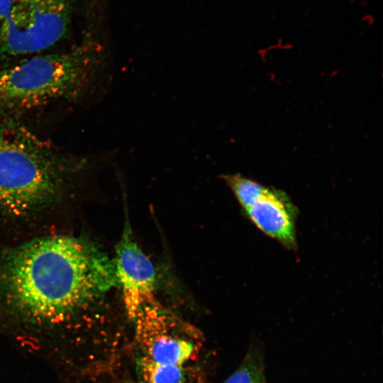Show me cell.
Listing matches in <instances>:
<instances>
[{
	"label": "cell",
	"instance_id": "2",
	"mask_svg": "<svg viewBox=\"0 0 383 383\" xmlns=\"http://www.w3.org/2000/svg\"><path fill=\"white\" fill-rule=\"evenodd\" d=\"M84 163L24 121L0 116V244L57 232Z\"/></svg>",
	"mask_w": 383,
	"mask_h": 383
},
{
	"label": "cell",
	"instance_id": "1",
	"mask_svg": "<svg viewBox=\"0 0 383 383\" xmlns=\"http://www.w3.org/2000/svg\"><path fill=\"white\" fill-rule=\"evenodd\" d=\"M116 286L113 260L87 238L55 232L0 245V311L21 322L71 323Z\"/></svg>",
	"mask_w": 383,
	"mask_h": 383
},
{
	"label": "cell",
	"instance_id": "6",
	"mask_svg": "<svg viewBox=\"0 0 383 383\" xmlns=\"http://www.w3.org/2000/svg\"><path fill=\"white\" fill-rule=\"evenodd\" d=\"M113 261L117 286L121 287L127 314L133 319L138 308L154 298L156 272L152 262L133 240L128 224L116 244Z\"/></svg>",
	"mask_w": 383,
	"mask_h": 383
},
{
	"label": "cell",
	"instance_id": "7",
	"mask_svg": "<svg viewBox=\"0 0 383 383\" xmlns=\"http://www.w3.org/2000/svg\"><path fill=\"white\" fill-rule=\"evenodd\" d=\"M247 217L264 234L287 248L296 246L297 209L282 190L265 187L262 192L248 208Z\"/></svg>",
	"mask_w": 383,
	"mask_h": 383
},
{
	"label": "cell",
	"instance_id": "3",
	"mask_svg": "<svg viewBox=\"0 0 383 383\" xmlns=\"http://www.w3.org/2000/svg\"><path fill=\"white\" fill-rule=\"evenodd\" d=\"M98 17L84 12L79 32L67 45L0 69V116H26L83 99L101 63Z\"/></svg>",
	"mask_w": 383,
	"mask_h": 383
},
{
	"label": "cell",
	"instance_id": "5",
	"mask_svg": "<svg viewBox=\"0 0 383 383\" xmlns=\"http://www.w3.org/2000/svg\"><path fill=\"white\" fill-rule=\"evenodd\" d=\"M132 320L138 355L184 366L199 351L201 335L196 329L154 298L144 302Z\"/></svg>",
	"mask_w": 383,
	"mask_h": 383
},
{
	"label": "cell",
	"instance_id": "8",
	"mask_svg": "<svg viewBox=\"0 0 383 383\" xmlns=\"http://www.w3.org/2000/svg\"><path fill=\"white\" fill-rule=\"evenodd\" d=\"M135 371L139 383H184L183 366L163 364L137 354Z\"/></svg>",
	"mask_w": 383,
	"mask_h": 383
},
{
	"label": "cell",
	"instance_id": "9",
	"mask_svg": "<svg viewBox=\"0 0 383 383\" xmlns=\"http://www.w3.org/2000/svg\"><path fill=\"white\" fill-rule=\"evenodd\" d=\"M224 383H266L261 351L255 346L250 348L240 366Z\"/></svg>",
	"mask_w": 383,
	"mask_h": 383
},
{
	"label": "cell",
	"instance_id": "4",
	"mask_svg": "<svg viewBox=\"0 0 383 383\" xmlns=\"http://www.w3.org/2000/svg\"><path fill=\"white\" fill-rule=\"evenodd\" d=\"M82 0H0V69L75 37Z\"/></svg>",
	"mask_w": 383,
	"mask_h": 383
}]
</instances>
